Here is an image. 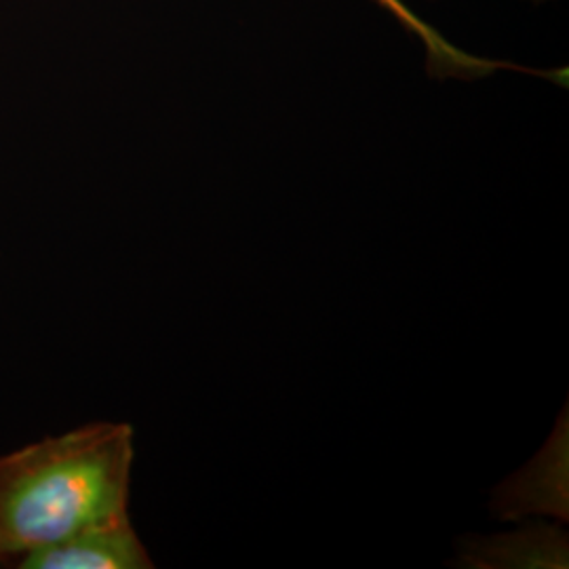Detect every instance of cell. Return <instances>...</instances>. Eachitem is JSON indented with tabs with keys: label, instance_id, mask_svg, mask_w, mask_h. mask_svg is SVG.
I'll return each instance as SVG.
<instances>
[{
	"label": "cell",
	"instance_id": "obj_1",
	"mask_svg": "<svg viewBox=\"0 0 569 569\" xmlns=\"http://www.w3.org/2000/svg\"><path fill=\"white\" fill-rule=\"evenodd\" d=\"M133 428L96 422L0 456V563L129 515Z\"/></svg>",
	"mask_w": 569,
	"mask_h": 569
},
{
	"label": "cell",
	"instance_id": "obj_2",
	"mask_svg": "<svg viewBox=\"0 0 569 569\" xmlns=\"http://www.w3.org/2000/svg\"><path fill=\"white\" fill-rule=\"evenodd\" d=\"M21 569H150L154 561L129 521V515L26 555Z\"/></svg>",
	"mask_w": 569,
	"mask_h": 569
},
{
	"label": "cell",
	"instance_id": "obj_3",
	"mask_svg": "<svg viewBox=\"0 0 569 569\" xmlns=\"http://www.w3.org/2000/svg\"><path fill=\"white\" fill-rule=\"evenodd\" d=\"M529 2H533V4H542V2H552V0H529Z\"/></svg>",
	"mask_w": 569,
	"mask_h": 569
}]
</instances>
